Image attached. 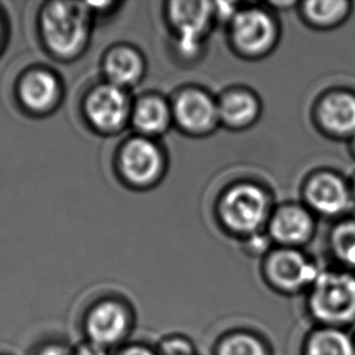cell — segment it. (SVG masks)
<instances>
[{"label": "cell", "instance_id": "6da1fadb", "mask_svg": "<svg viewBox=\"0 0 355 355\" xmlns=\"http://www.w3.org/2000/svg\"><path fill=\"white\" fill-rule=\"evenodd\" d=\"M304 312L313 327L354 329V272L340 267L320 269L304 293Z\"/></svg>", "mask_w": 355, "mask_h": 355}, {"label": "cell", "instance_id": "7a4b0ae2", "mask_svg": "<svg viewBox=\"0 0 355 355\" xmlns=\"http://www.w3.org/2000/svg\"><path fill=\"white\" fill-rule=\"evenodd\" d=\"M90 32V15L85 4L55 1L40 15V34L45 46L56 58L77 56Z\"/></svg>", "mask_w": 355, "mask_h": 355}, {"label": "cell", "instance_id": "3957f363", "mask_svg": "<svg viewBox=\"0 0 355 355\" xmlns=\"http://www.w3.org/2000/svg\"><path fill=\"white\" fill-rule=\"evenodd\" d=\"M268 212V196L252 183H239L230 188L220 205L222 221L238 234L256 233L267 220Z\"/></svg>", "mask_w": 355, "mask_h": 355}, {"label": "cell", "instance_id": "277c9868", "mask_svg": "<svg viewBox=\"0 0 355 355\" xmlns=\"http://www.w3.org/2000/svg\"><path fill=\"white\" fill-rule=\"evenodd\" d=\"M320 269L300 250L283 248L269 254L264 275L274 291L285 296H296L307 293Z\"/></svg>", "mask_w": 355, "mask_h": 355}, {"label": "cell", "instance_id": "5b68a950", "mask_svg": "<svg viewBox=\"0 0 355 355\" xmlns=\"http://www.w3.org/2000/svg\"><path fill=\"white\" fill-rule=\"evenodd\" d=\"M84 327L87 341L110 349L128 336L131 317L123 303L116 300H105L89 311Z\"/></svg>", "mask_w": 355, "mask_h": 355}, {"label": "cell", "instance_id": "8992f818", "mask_svg": "<svg viewBox=\"0 0 355 355\" xmlns=\"http://www.w3.org/2000/svg\"><path fill=\"white\" fill-rule=\"evenodd\" d=\"M89 121L92 126L113 132L124 126L130 114L129 97L124 89L111 83L94 89L85 102Z\"/></svg>", "mask_w": 355, "mask_h": 355}, {"label": "cell", "instance_id": "52a82bcc", "mask_svg": "<svg viewBox=\"0 0 355 355\" xmlns=\"http://www.w3.org/2000/svg\"><path fill=\"white\" fill-rule=\"evenodd\" d=\"M232 39L236 48L245 53L261 55L273 48L277 27L263 10H244L233 17Z\"/></svg>", "mask_w": 355, "mask_h": 355}, {"label": "cell", "instance_id": "ba28073f", "mask_svg": "<svg viewBox=\"0 0 355 355\" xmlns=\"http://www.w3.org/2000/svg\"><path fill=\"white\" fill-rule=\"evenodd\" d=\"M120 170L128 181L137 186L153 183L163 168V155L149 139L129 141L120 153Z\"/></svg>", "mask_w": 355, "mask_h": 355}, {"label": "cell", "instance_id": "9c48e42d", "mask_svg": "<svg viewBox=\"0 0 355 355\" xmlns=\"http://www.w3.org/2000/svg\"><path fill=\"white\" fill-rule=\"evenodd\" d=\"M352 198L351 188L336 173H317L306 186L308 205L322 216H338L347 211Z\"/></svg>", "mask_w": 355, "mask_h": 355}, {"label": "cell", "instance_id": "30bf717a", "mask_svg": "<svg viewBox=\"0 0 355 355\" xmlns=\"http://www.w3.org/2000/svg\"><path fill=\"white\" fill-rule=\"evenodd\" d=\"M215 5L207 1H175L170 4V19L178 32L180 46L186 53L197 50L209 28Z\"/></svg>", "mask_w": 355, "mask_h": 355}, {"label": "cell", "instance_id": "8fae6325", "mask_svg": "<svg viewBox=\"0 0 355 355\" xmlns=\"http://www.w3.org/2000/svg\"><path fill=\"white\" fill-rule=\"evenodd\" d=\"M61 87L58 77L42 68L24 73L19 80L17 96L24 108L32 113L49 112L60 98Z\"/></svg>", "mask_w": 355, "mask_h": 355}, {"label": "cell", "instance_id": "7c38bea8", "mask_svg": "<svg viewBox=\"0 0 355 355\" xmlns=\"http://www.w3.org/2000/svg\"><path fill=\"white\" fill-rule=\"evenodd\" d=\"M173 114L183 129L202 134L215 126L218 119L216 102L205 92L189 89L176 98Z\"/></svg>", "mask_w": 355, "mask_h": 355}, {"label": "cell", "instance_id": "4fadbf2b", "mask_svg": "<svg viewBox=\"0 0 355 355\" xmlns=\"http://www.w3.org/2000/svg\"><path fill=\"white\" fill-rule=\"evenodd\" d=\"M270 236L284 248L297 249L308 243L314 233V220L311 212L296 205L279 209L269 225Z\"/></svg>", "mask_w": 355, "mask_h": 355}, {"label": "cell", "instance_id": "5bb4252c", "mask_svg": "<svg viewBox=\"0 0 355 355\" xmlns=\"http://www.w3.org/2000/svg\"><path fill=\"white\" fill-rule=\"evenodd\" d=\"M322 129L335 137H355V95L332 92L318 107Z\"/></svg>", "mask_w": 355, "mask_h": 355}, {"label": "cell", "instance_id": "9a60e30c", "mask_svg": "<svg viewBox=\"0 0 355 355\" xmlns=\"http://www.w3.org/2000/svg\"><path fill=\"white\" fill-rule=\"evenodd\" d=\"M301 355H355V330L312 327L303 338Z\"/></svg>", "mask_w": 355, "mask_h": 355}, {"label": "cell", "instance_id": "2e32d148", "mask_svg": "<svg viewBox=\"0 0 355 355\" xmlns=\"http://www.w3.org/2000/svg\"><path fill=\"white\" fill-rule=\"evenodd\" d=\"M105 73L111 84L125 89L136 84L142 77L144 61L134 49H112L105 60Z\"/></svg>", "mask_w": 355, "mask_h": 355}, {"label": "cell", "instance_id": "e0dca14e", "mask_svg": "<svg viewBox=\"0 0 355 355\" xmlns=\"http://www.w3.org/2000/svg\"><path fill=\"white\" fill-rule=\"evenodd\" d=\"M218 119L231 128H244L259 114L257 98L244 90H233L217 103Z\"/></svg>", "mask_w": 355, "mask_h": 355}, {"label": "cell", "instance_id": "ac0fdd59", "mask_svg": "<svg viewBox=\"0 0 355 355\" xmlns=\"http://www.w3.org/2000/svg\"><path fill=\"white\" fill-rule=\"evenodd\" d=\"M171 111L160 97L147 96L139 100L132 112V123L139 132L159 135L168 129Z\"/></svg>", "mask_w": 355, "mask_h": 355}, {"label": "cell", "instance_id": "d6986e66", "mask_svg": "<svg viewBox=\"0 0 355 355\" xmlns=\"http://www.w3.org/2000/svg\"><path fill=\"white\" fill-rule=\"evenodd\" d=\"M351 11V3L345 0L307 1L303 5L304 17L318 28H331L342 24Z\"/></svg>", "mask_w": 355, "mask_h": 355}, {"label": "cell", "instance_id": "ffe728a7", "mask_svg": "<svg viewBox=\"0 0 355 355\" xmlns=\"http://www.w3.org/2000/svg\"><path fill=\"white\" fill-rule=\"evenodd\" d=\"M330 246L340 268L355 273V221L338 225L331 233Z\"/></svg>", "mask_w": 355, "mask_h": 355}, {"label": "cell", "instance_id": "44dd1931", "mask_svg": "<svg viewBox=\"0 0 355 355\" xmlns=\"http://www.w3.org/2000/svg\"><path fill=\"white\" fill-rule=\"evenodd\" d=\"M216 355H270L262 338L249 332H233L218 343Z\"/></svg>", "mask_w": 355, "mask_h": 355}, {"label": "cell", "instance_id": "7402d4cb", "mask_svg": "<svg viewBox=\"0 0 355 355\" xmlns=\"http://www.w3.org/2000/svg\"><path fill=\"white\" fill-rule=\"evenodd\" d=\"M158 355H196V347L184 336H168L159 346Z\"/></svg>", "mask_w": 355, "mask_h": 355}, {"label": "cell", "instance_id": "603a6c76", "mask_svg": "<svg viewBox=\"0 0 355 355\" xmlns=\"http://www.w3.org/2000/svg\"><path fill=\"white\" fill-rule=\"evenodd\" d=\"M72 355H110L108 349L105 347L96 345L92 341L83 342L82 345L76 348Z\"/></svg>", "mask_w": 355, "mask_h": 355}, {"label": "cell", "instance_id": "cb8c5ba5", "mask_svg": "<svg viewBox=\"0 0 355 355\" xmlns=\"http://www.w3.org/2000/svg\"><path fill=\"white\" fill-rule=\"evenodd\" d=\"M118 355H158L157 352L150 349L148 347L141 346V345H132L126 347Z\"/></svg>", "mask_w": 355, "mask_h": 355}, {"label": "cell", "instance_id": "d4e9b609", "mask_svg": "<svg viewBox=\"0 0 355 355\" xmlns=\"http://www.w3.org/2000/svg\"><path fill=\"white\" fill-rule=\"evenodd\" d=\"M39 355H72L68 354V352L62 347L51 346L45 348Z\"/></svg>", "mask_w": 355, "mask_h": 355}, {"label": "cell", "instance_id": "484cf974", "mask_svg": "<svg viewBox=\"0 0 355 355\" xmlns=\"http://www.w3.org/2000/svg\"><path fill=\"white\" fill-rule=\"evenodd\" d=\"M3 34H4V29H3L1 21H0V43H1V39H3Z\"/></svg>", "mask_w": 355, "mask_h": 355}, {"label": "cell", "instance_id": "4316f807", "mask_svg": "<svg viewBox=\"0 0 355 355\" xmlns=\"http://www.w3.org/2000/svg\"><path fill=\"white\" fill-rule=\"evenodd\" d=\"M352 196H353V198L355 199V180L353 186H352Z\"/></svg>", "mask_w": 355, "mask_h": 355}, {"label": "cell", "instance_id": "83f0119b", "mask_svg": "<svg viewBox=\"0 0 355 355\" xmlns=\"http://www.w3.org/2000/svg\"><path fill=\"white\" fill-rule=\"evenodd\" d=\"M354 153H355V137H354Z\"/></svg>", "mask_w": 355, "mask_h": 355}]
</instances>
